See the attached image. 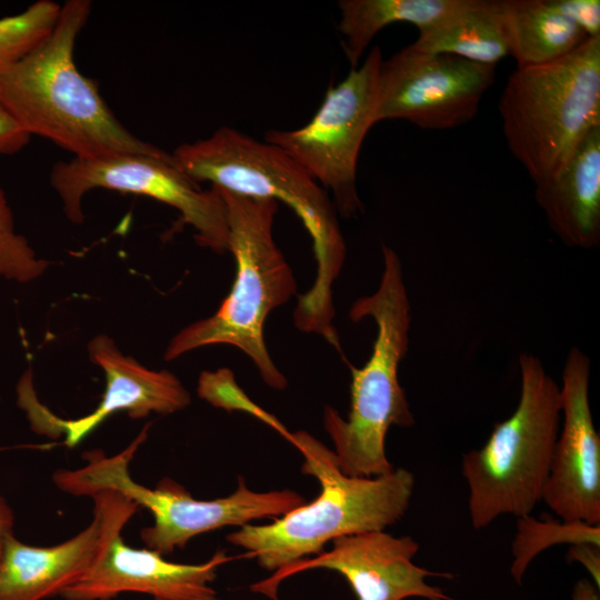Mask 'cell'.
Wrapping results in <instances>:
<instances>
[{
    "label": "cell",
    "mask_w": 600,
    "mask_h": 600,
    "mask_svg": "<svg viewBox=\"0 0 600 600\" xmlns=\"http://www.w3.org/2000/svg\"><path fill=\"white\" fill-rule=\"evenodd\" d=\"M567 559L569 562H579L588 571L596 587L600 588V546L591 543L570 546Z\"/></svg>",
    "instance_id": "4316f807"
},
{
    "label": "cell",
    "mask_w": 600,
    "mask_h": 600,
    "mask_svg": "<svg viewBox=\"0 0 600 600\" xmlns=\"http://www.w3.org/2000/svg\"><path fill=\"white\" fill-rule=\"evenodd\" d=\"M91 361L104 373L106 389L97 408L76 419H62L41 404L27 370L17 386L18 404L26 411L31 429L49 437L63 436L73 448L93 432L107 418L126 412L141 419L150 413L170 414L187 408L189 391L173 373L150 370L124 356L107 334L96 336L88 344Z\"/></svg>",
    "instance_id": "7c38bea8"
},
{
    "label": "cell",
    "mask_w": 600,
    "mask_h": 600,
    "mask_svg": "<svg viewBox=\"0 0 600 600\" xmlns=\"http://www.w3.org/2000/svg\"><path fill=\"white\" fill-rule=\"evenodd\" d=\"M152 600H158V599H152Z\"/></svg>",
    "instance_id": "f546056e"
},
{
    "label": "cell",
    "mask_w": 600,
    "mask_h": 600,
    "mask_svg": "<svg viewBox=\"0 0 600 600\" xmlns=\"http://www.w3.org/2000/svg\"><path fill=\"white\" fill-rule=\"evenodd\" d=\"M551 230L569 247L600 243V126L579 142L559 172L534 186Z\"/></svg>",
    "instance_id": "e0dca14e"
},
{
    "label": "cell",
    "mask_w": 600,
    "mask_h": 600,
    "mask_svg": "<svg viewBox=\"0 0 600 600\" xmlns=\"http://www.w3.org/2000/svg\"><path fill=\"white\" fill-rule=\"evenodd\" d=\"M494 74L496 66L408 46L381 62L376 122L400 119L428 130L462 126L477 116Z\"/></svg>",
    "instance_id": "8fae6325"
},
{
    "label": "cell",
    "mask_w": 600,
    "mask_h": 600,
    "mask_svg": "<svg viewBox=\"0 0 600 600\" xmlns=\"http://www.w3.org/2000/svg\"><path fill=\"white\" fill-rule=\"evenodd\" d=\"M418 551L419 543L410 536L393 537L384 530L343 536L332 540L329 551L279 569L250 589L278 600V588L287 578L307 570L328 569L348 581L357 600H460L427 582L429 577L452 579L453 576L413 563Z\"/></svg>",
    "instance_id": "4fadbf2b"
},
{
    "label": "cell",
    "mask_w": 600,
    "mask_h": 600,
    "mask_svg": "<svg viewBox=\"0 0 600 600\" xmlns=\"http://www.w3.org/2000/svg\"><path fill=\"white\" fill-rule=\"evenodd\" d=\"M30 138L0 103V157L19 152Z\"/></svg>",
    "instance_id": "484cf974"
},
{
    "label": "cell",
    "mask_w": 600,
    "mask_h": 600,
    "mask_svg": "<svg viewBox=\"0 0 600 600\" xmlns=\"http://www.w3.org/2000/svg\"><path fill=\"white\" fill-rule=\"evenodd\" d=\"M151 423L120 452L108 457L94 450L84 454L87 463L78 469H59L52 476L56 487L74 497H91L102 490L117 491L146 508L153 523L141 529L146 548L162 556L183 549L194 537L229 526H244L253 520L282 517L306 504V499L290 490L256 492L242 477L230 496L198 500L170 478L161 479L154 488L136 482L129 466L140 446L147 440Z\"/></svg>",
    "instance_id": "ba28073f"
},
{
    "label": "cell",
    "mask_w": 600,
    "mask_h": 600,
    "mask_svg": "<svg viewBox=\"0 0 600 600\" xmlns=\"http://www.w3.org/2000/svg\"><path fill=\"white\" fill-rule=\"evenodd\" d=\"M284 437L304 459L301 472L314 477L321 492L272 523H248L226 537L262 569L276 572L321 553L329 541L384 530L406 514L414 488L411 471L398 468L378 477H350L340 470L333 450L309 432L288 431Z\"/></svg>",
    "instance_id": "3957f363"
},
{
    "label": "cell",
    "mask_w": 600,
    "mask_h": 600,
    "mask_svg": "<svg viewBox=\"0 0 600 600\" xmlns=\"http://www.w3.org/2000/svg\"><path fill=\"white\" fill-rule=\"evenodd\" d=\"M172 157L198 184L210 182L227 192L282 201L294 211L311 237L317 262L312 286L298 299L294 324L337 346L332 284L342 270L347 249L328 192L282 149L230 127L180 144Z\"/></svg>",
    "instance_id": "6da1fadb"
},
{
    "label": "cell",
    "mask_w": 600,
    "mask_h": 600,
    "mask_svg": "<svg viewBox=\"0 0 600 600\" xmlns=\"http://www.w3.org/2000/svg\"><path fill=\"white\" fill-rule=\"evenodd\" d=\"M91 7L89 0L67 1L51 32L0 69V103L30 137L49 139L73 158L157 153L161 149L132 134L109 109L97 83L77 68L76 40Z\"/></svg>",
    "instance_id": "7a4b0ae2"
},
{
    "label": "cell",
    "mask_w": 600,
    "mask_h": 600,
    "mask_svg": "<svg viewBox=\"0 0 600 600\" xmlns=\"http://www.w3.org/2000/svg\"><path fill=\"white\" fill-rule=\"evenodd\" d=\"M383 271L378 289L359 298L349 310L352 321L371 318L377 334L369 360L362 368L350 366L351 402L347 419L327 406L323 424L334 446L340 470L350 477H378L393 470L386 454L390 427L414 423L399 364L409 347L410 302L401 261L396 251L382 247Z\"/></svg>",
    "instance_id": "277c9868"
},
{
    "label": "cell",
    "mask_w": 600,
    "mask_h": 600,
    "mask_svg": "<svg viewBox=\"0 0 600 600\" xmlns=\"http://www.w3.org/2000/svg\"><path fill=\"white\" fill-rule=\"evenodd\" d=\"M93 517L72 538L36 547L11 536L0 569V600H44L82 578L94 563L107 537L126 527L138 506L123 494L102 490L90 497Z\"/></svg>",
    "instance_id": "9a60e30c"
},
{
    "label": "cell",
    "mask_w": 600,
    "mask_h": 600,
    "mask_svg": "<svg viewBox=\"0 0 600 600\" xmlns=\"http://www.w3.org/2000/svg\"><path fill=\"white\" fill-rule=\"evenodd\" d=\"M556 9L578 26L588 38L600 37L599 0H551Z\"/></svg>",
    "instance_id": "d4e9b609"
},
{
    "label": "cell",
    "mask_w": 600,
    "mask_h": 600,
    "mask_svg": "<svg viewBox=\"0 0 600 600\" xmlns=\"http://www.w3.org/2000/svg\"><path fill=\"white\" fill-rule=\"evenodd\" d=\"M572 600H600L599 588L590 579H580L576 582Z\"/></svg>",
    "instance_id": "f1b7e54d"
},
{
    "label": "cell",
    "mask_w": 600,
    "mask_h": 600,
    "mask_svg": "<svg viewBox=\"0 0 600 600\" xmlns=\"http://www.w3.org/2000/svg\"><path fill=\"white\" fill-rule=\"evenodd\" d=\"M123 528L111 531L92 567L59 597L111 600L126 592H137L158 600L218 599L211 583L219 567L229 560L223 550L202 563H176L148 548L128 546L122 538Z\"/></svg>",
    "instance_id": "2e32d148"
},
{
    "label": "cell",
    "mask_w": 600,
    "mask_h": 600,
    "mask_svg": "<svg viewBox=\"0 0 600 600\" xmlns=\"http://www.w3.org/2000/svg\"><path fill=\"white\" fill-rule=\"evenodd\" d=\"M198 396L217 408L246 411L283 434L287 429L271 414L254 404L239 388L230 369L204 371L198 381Z\"/></svg>",
    "instance_id": "cb8c5ba5"
},
{
    "label": "cell",
    "mask_w": 600,
    "mask_h": 600,
    "mask_svg": "<svg viewBox=\"0 0 600 600\" xmlns=\"http://www.w3.org/2000/svg\"><path fill=\"white\" fill-rule=\"evenodd\" d=\"M409 46L422 53L451 54L490 66L509 56L497 1L472 0L463 10L419 32Z\"/></svg>",
    "instance_id": "ffe728a7"
},
{
    "label": "cell",
    "mask_w": 600,
    "mask_h": 600,
    "mask_svg": "<svg viewBox=\"0 0 600 600\" xmlns=\"http://www.w3.org/2000/svg\"><path fill=\"white\" fill-rule=\"evenodd\" d=\"M590 362L578 348L567 357L559 430L541 501L563 521L600 524V436L589 402Z\"/></svg>",
    "instance_id": "5bb4252c"
},
{
    "label": "cell",
    "mask_w": 600,
    "mask_h": 600,
    "mask_svg": "<svg viewBox=\"0 0 600 600\" xmlns=\"http://www.w3.org/2000/svg\"><path fill=\"white\" fill-rule=\"evenodd\" d=\"M48 267L49 262L38 258L26 237L17 232L11 208L0 188V277L28 283Z\"/></svg>",
    "instance_id": "603a6c76"
},
{
    "label": "cell",
    "mask_w": 600,
    "mask_h": 600,
    "mask_svg": "<svg viewBox=\"0 0 600 600\" xmlns=\"http://www.w3.org/2000/svg\"><path fill=\"white\" fill-rule=\"evenodd\" d=\"M472 0H341L339 31L351 64L359 60L373 37L387 26L411 23L419 32L463 10Z\"/></svg>",
    "instance_id": "d6986e66"
},
{
    "label": "cell",
    "mask_w": 600,
    "mask_h": 600,
    "mask_svg": "<svg viewBox=\"0 0 600 600\" xmlns=\"http://www.w3.org/2000/svg\"><path fill=\"white\" fill-rule=\"evenodd\" d=\"M61 4L39 0L26 10L0 19V69L21 59L53 29Z\"/></svg>",
    "instance_id": "7402d4cb"
},
{
    "label": "cell",
    "mask_w": 600,
    "mask_h": 600,
    "mask_svg": "<svg viewBox=\"0 0 600 600\" xmlns=\"http://www.w3.org/2000/svg\"><path fill=\"white\" fill-rule=\"evenodd\" d=\"M521 390L512 414L494 424L479 449L462 456L474 529L501 516L531 514L541 501L560 430V387L532 354L519 357Z\"/></svg>",
    "instance_id": "8992f818"
},
{
    "label": "cell",
    "mask_w": 600,
    "mask_h": 600,
    "mask_svg": "<svg viewBox=\"0 0 600 600\" xmlns=\"http://www.w3.org/2000/svg\"><path fill=\"white\" fill-rule=\"evenodd\" d=\"M591 543L600 546V524L581 521L539 520L531 514L517 518L511 546L510 573L521 584L530 562L543 550L556 544Z\"/></svg>",
    "instance_id": "44dd1931"
},
{
    "label": "cell",
    "mask_w": 600,
    "mask_h": 600,
    "mask_svg": "<svg viewBox=\"0 0 600 600\" xmlns=\"http://www.w3.org/2000/svg\"><path fill=\"white\" fill-rule=\"evenodd\" d=\"M218 191L227 208V251L236 261L233 284L213 314L173 336L164 360L206 346H232L251 359L267 386L283 390L287 378L274 364L264 340L269 313L297 293L292 269L273 238L279 203Z\"/></svg>",
    "instance_id": "5b68a950"
},
{
    "label": "cell",
    "mask_w": 600,
    "mask_h": 600,
    "mask_svg": "<svg viewBox=\"0 0 600 600\" xmlns=\"http://www.w3.org/2000/svg\"><path fill=\"white\" fill-rule=\"evenodd\" d=\"M497 7L517 68L552 62L589 39L551 0H503Z\"/></svg>",
    "instance_id": "ac0fdd59"
},
{
    "label": "cell",
    "mask_w": 600,
    "mask_h": 600,
    "mask_svg": "<svg viewBox=\"0 0 600 600\" xmlns=\"http://www.w3.org/2000/svg\"><path fill=\"white\" fill-rule=\"evenodd\" d=\"M14 513L4 497L0 496V569L6 553L7 542L13 536Z\"/></svg>",
    "instance_id": "83f0119b"
},
{
    "label": "cell",
    "mask_w": 600,
    "mask_h": 600,
    "mask_svg": "<svg viewBox=\"0 0 600 600\" xmlns=\"http://www.w3.org/2000/svg\"><path fill=\"white\" fill-rule=\"evenodd\" d=\"M379 47L360 67L331 86L311 120L294 130L271 129L263 140L287 152L327 192L338 213L356 217L363 206L357 190V164L362 142L376 122Z\"/></svg>",
    "instance_id": "9c48e42d"
},
{
    "label": "cell",
    "mask_w": 600,
    "mask_h": 600,
    "mask_svg": "<svg viewBox=\"0 0 600 600\" xmlns=\"http://www.w3.org/2000/svg\"><path fill=\"white\" fill-rule=\"evenodd\" d=\"M50 183L73 223L83 222L81 201L92 189L141 194L177 209L183 223L193 228L199 246L218 254L227 251L228 217L220 192L214 187L202 190L177 166L172 153L162 149L151 154L59 161Z\"/></svg>",
    "instance_id": "30bf717a"
},
{
    "label": "cell",
    "mask_w": 600,
    "mask_h": 600,
    "mask_svg": "<svg viewBox=\"0 0 600 600\" xmlns=\"http://www.w3.org/2000/svg\"><path fill=\"white\" fill-rule=\"evenodd\" d=\"M498 109L508 147L534 186L552 179L600 126V37L552 62L517 68Z\"/></svg>",
    "instance_id": "52a82bcc"
}]
</instances>
